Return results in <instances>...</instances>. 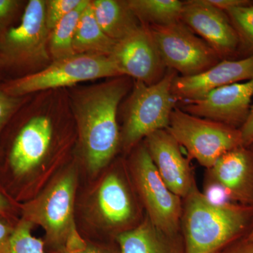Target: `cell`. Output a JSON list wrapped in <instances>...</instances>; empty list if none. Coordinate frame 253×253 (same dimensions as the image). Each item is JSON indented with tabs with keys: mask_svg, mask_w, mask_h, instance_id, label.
I'll list each match as a JSON object with an SVG mask.
<instances>
[{
	"mask_svg": "<svg viewBox=\"0 0 253 253\" xmlns=\"http://www.w3.org/2000/svg\"><path fill=\"white\" fill-rule=\"evenodd\" d=\"M126 78L78 91L73 99L86 163L91 172L104 168L117 151L120 141L118 108L127 92Z\"/></svg>",
	"mask_w": 253,
	"mask_h": 253,
	"instance_id": "1",
	"label": "cell"
},
{
	"mask_svg": "<svg viewBox=\"0 0 253 253\" xmlns=\"http://www.w3.org/2000/svg\"><path fill=\"white\" fill-rule=\"evenodd\" d=\"M184 200L181 221L184 253H219L244 233L251 221L252 207L214 206L196 182Z\"/></svg>",
	"mask_w": 253,
	"mask_h": 253,
	"instance_id": "2",
	"label": "cell"
},
{
	"mask_svg": "<svg viewBox=\"0 0 253 253\" xmlns=\"http://www.w3.org/2000/svg\"><path fill=\"white\" fill-rule=\"evenodd\" d=\"M176 76L169 70L161 81L151 85L136 82L125 109L122 140L126 149L155 131L168 129L171 114L177 106L172 91Z\"/></svg>",
	"mask_w": 253,
	"mask_h": 253,
	"instance_id": "3",
	"label": "cell"
},
{
	"mask_svg": "<svg viewBox=\"0 0 253 253\" xmlns=\"http://www.w3.org/2000/svg\"><path fill=\"white\" fill-rule=\"evenodd\" d=\"M167 130L186 150L190 160L208 169L222 155L243 146L238 128L189 114L178 106L173 110Z\"/></svg>",
	"mask_w": 253,
	"mask_h": 253,
	"instance_id": "4",
	"label": "cell"
},
{
	"mask_svg": "<svg viewBox=\"0 0 253 253\" xmlns=\"http://www.w3.org/2000/svg\"><path fill=\"white\" fill-rule=\"evenodd\" d=\"M121 76L109 56L75 54L54 60L42 71L8 82L0 89L11 96L21 97L30 93L71 86L81 82Z\"/></svg>",
	"mask_w": 253,
	"mask_h": 253,
	"instance_id": "5",
	"label": "cell"
},
{
	"mask_svg": "<svg viewBox=\"0 0 253 253\" xmlns=\"http://www.w3.org/2000/svg\"><path fill=\"white\" fill-rule=\"evenodd\" d=\"M49 33L46 1L31 0L20 24L0 36V66L28 68L47 63Z\"/></svg>",
	"mask_w": 253,
	"mask_h": 253,
	"instance_id": "6",
	"label": "cell"
},
{
	"mask_svg": "<svg viewBox=\"0 0 253 253\" xmlns=\"http://www.w3.org/2000/svg\"><path fill=\"white\" fill-rule=\"evenodd\" d=\"M76 179L73 173L60 178L39 199L25 207L26 219L44 228L48 243L58 250L84 244L73 220Z\"/></svg>",
	"mask_w": 253,
	"mask_h": 253,
	"instance_id": "7",
	"label": "cell"
},
{
	"mask_svg": "<svg viewBox=\"0 0 253 253\" xmlns=\"http://www.w3.org/2000/svg\"><path fill=\"white\" fill-rule=\"evenodd\" d=\"M148 26L165 66L180 76L199 74L221 61L217 53L182 21Z\"/></svg>",
	"mask_w": 253,
	"mask_h": 253,
	"instance_id": "8",
	"label": "cell"
},
{
	"mask_svg": "<svg viewBox=\"0 0 253 253\" xmlns=\"http://www.w3.org/2000/svg\"><path fill=\"white\" fill-rule=\"evenodd\" d=\"M132 170L150 220L165 233L179 234L183 210L181 199L165 184L146 145L139 146L134 154Z\"/></svg>",
	"mask_w": 253,
	"mask_h": 253,
	"instance_id": "9",
	"label": "cell"
},
{
	"mask_svg": "<svg viewBox=\"0 0 253 253\" xmlns=\"http://www.w3.org/2000/svg\"><path fill=\"white\" fill-rule=\"evenodd\" d=\"M109 57L122 76H129L145 84H155L166 72L149 26L137 29L118 42Z\"/></svg>",
	"mask_w": 253,
	"mask_h": 253,
	"instance_id": "10",
	"label": "cell"
},
{
	"mask_svg": "<svg viewBox=\"0 0 253 253\" xmlns=\"http://www.w3.org/2000/svg\"><path fill=\"white\" fill-rule=\"evenodd\" d=\"M253 96V78L221 86L202 99L183 101L179 108L198 117L241 128L249 116Z\"/></svg>",
	"mask_w": 253,
	"mask_h": 253,
	"instance_id": "11",
	"label": "cell"
},
{
	"mask_svg": "<svg viewBox=\"0 0 253 253\" xmlns=\"http://www.w3.org/2000/svg\"><path fill=\"white\" fill-rule=\"evenodd\" d=\"M181 21L204 40L221 60L231 57L240 47L239 36L227 14L206 0L184 1Z\"/></svg>",
	"mask_w": 253,
	"mask_h": 253,
	"instance_id": "12",
	"label": "cell"
},
{
	"mask_svg": "<svg viewBox=\"0 0 253 253\" xmlns=\"http://www.w3.org/2000/svg\"><path fill=\"white\" fill-rule=\"evenodd\" d=\"M253 78V55L239 60H221L204 72L192 76H176L172 94L179 102L202 99L221 86Z\"/></svg>",
	"mask_w": 253,
	"mask_h": 253,
	"instance_id": "13",
	"label": "cell"
},
{
	"mask_svg": "<svg viewBox=\"0 0 253 253\" xmlns=\"http://www.w3.org/2000/svg\"><path fill=\"white\" fill-rule=\"evenodd\" d=\"M146 139L150 156L165 184L173 194L185 199L196 182L189 158L167 129L155 131Z\"/></svg>",
	"mask_w": 253,
	"mask_h": 253,
	"instance_id": "14",
	"label": "cell"
},
{
	"mask_svg": "<svg viewBox=\"0 0 253 253\" xmlns=\"http://www.w3.org/2000/svg\"><path fill=\"white\" fill-rule=\"evenodd\" d=\"M211 177L222 186L230 200L253 204V151L240 146L222 155L211 169Z\"/></svg>",
	"mask_w": 253,
	"mask_h": 253,
	"instance_id": "15",
	"label": "cell"
},
{
	"mask_svg": "<svg viewBox=\"0 0 253 253\" xmlns=\"http://www.w3.org/2000/svg\"><path fill=\"white\" fill-rule=\"evenodd\" d=\"M52 126L46 116L30 120L15 139L10 164L15 174L23 175L41 163L51 144Z\"/></svg>",
	"mask_w": 253,
	"mask_h": 253,
	"instance_id": "16",
	"label": "cell"
},
{
	"mask_svg": "<svg viewBox=\"0 0 253 253\" xmlns=\"http://www.w3.org/2000/svg\"><path fill=\"white\" fill-rule=\"evenodd\" d=\"M118 242L121 253H184L179 234L160 230L149 217L134 229L120 234Z\"/></svg>",
	"mask_w": 253,
	"mask_h": 253,
	"instance_id": "17",
	"label": "cell"
},
{
	"mask_svg": "<svg viewBox=\"0 0 253 253\" xmlns=\"http://www.w3.org/2000/svg\"><path fill=\"white\" fill-rule=\"evenodd\" d=\"M95 18L106 36L113 41H122L141 23L126 1L94 0L91 1Z\"/></svg>",
	"mask_w": 253,
	"mask_h": 253,
	"instance_id": "18",
	"label": "cell"
},
{
	"mask_svg": "<svg viewBox=\"0 0 253 253\" xmlns=\"http://www.w3.org/2000/svg\"><path fill=\"white\" fill-rule=\"evenodd\" d=\"M98 204L103 217L112 225H121L132 217V203L126 185L116 174L105 178L98 193Z\"/></svg>",
	"mask_w": 253,
	"mask_h": 253,
	"instance_id": "19",
	"label": "cell"
},
{
	"mask_svg": "<svg viewBox=\"0 0 253 253\" xmlns=\"http://www.w3.org/2000/svg\"><path fill=\"white\" fill-rule=\"evenodd\" d=\"M116 43L101 29L89 1L81 15L75 34L73 43L75 54L109 56Z\"/></svg>",
	"mask_w": 253,
	"mask_h": 253,
	"instance_id": "20",
	"label": "cell"
},
{
	"mask_svg": "<svg viewBox=\"0 0 253 253\" xmlns=\"http://www.w3.org/2000/svg\"><path fill=\"white\" fill-rule=\"evenodd\" d=\"M141 24L162 26L181 21L184 1L179 0H127Z\"/></svg>",
	"mask_w": 253,
	"mask_h": 253,
	"instance_id": "21",
	"label": "cell"
},
{
	"mask_svg": "<svg viewBox=\"0 0 253 253\" xmlns=\"http://www.w3.org/2000/svg\"><path fill=\"white\" fill-rule=\"evenodd\" d=\"M89 2V0H83L76 9L65 16L50 31L49 52L53 61L76 54L73 50V40L80 18Z\"/></svg>",
	"mask_w": 253,
	"mask_h": 253,
	"instance_id": "22",
	"label": "cell"
},
{
	"mask_svg": "<svg viewBox=\"0 0 253 253\" xmlns=\"http://www.w3.org/2000/svg\"><path fill=\"white\" fill-rule=\"evenodd\" d=\"M240 41V47L253 55V4L232 8L226 11Z\"/></svg>",
	"mask_w": 253,
	"mask_h": 253,
	"instance_id": "23",
	"label": "cell"
},
{
	"mask_svg": "<svg viewBox=\"0 0 253 253\" xmlns=\"http://www.w3.org/2000/svg\"><path fill=\"white\" fill-rule=\"evenodd\" d=\"M31 224L24 219L14 229L9 253H44L43 241L31 234Z\"/></svg>",
	"mask_w": 253,
	"mask_h": 253,
	"instance_id": "24",
	"label": "cell"
},
{
	"mask_svg": "<svg viewBox=\"0 0 253 253\" xmlns=\"http://www.w3.org/2000/svg\"><path fill=\"white\" fill-rule=\"evenodd\" d=\"M83 0H48L46 1V22L50 31L65 16L76 9Z\"/></svg>",
	"mask_w": 253,
	"mask_h": 253,
	"instance_id": "25",
	"label": "cell"
},
{
	"mask_svg": "<svg viewBox=\"0 0 253 253\" xmlns=\"http://www.w3.org/2000/svg\"><path fill=\"white\" fill-rule=\"evenodd\" d=\"M21 104V97L11 96L0 89V129L14 114Z\"/></svg>",
	"mask_w": 253,
	"mask_h": 253,
	"instance_id": "26",
	"label": "cell"
},
{
	"mask_svg": "<svg viewBox=\"0 0 253 253\" xmlns=\"http://www.w3.org/2000/svg\"><path fill=\"white\" fill-rule=\"evenodd\" d=\"M203 194L206 199L214 206H224L231 204L228 201L230 199L225 190L215 181L212 180L208 183Z\"/></svg>",
	"mask_w": 253,
	"mask_h": 253,
	"instance_id": "27",
	"label": "cell"
},
{
	"mask_svg": "<svg viewBox=\"0 0 253 253\" xmlns=\"http://www.w3.org/2000/svg\"><path fill=\"white\" fill-rule=\"evenodd\" d=\"M19 4L20 1L16 0H0V36L6 31L5 27L17 11Z\"/></svg>",
	"mask_w": 253,
	"mask_h": 253,
	"instance_id": "28",
	"label": "cell"
},
{
	"mask_svg": "<svg viewBox=\"0 0 253 253\" xmlns=\"http://www.w3.org/2000/svg\"><path fill=\"white\" fill-rule=\"evenodd\" d=\"M243 146L249 148L253 144V105L251 106L249 116L241 128Z\"/></svg>",
	"mask_w": 253,
	"mask_h": 253,
	"instance_id": "29",
	"label": "cell"
},
{
	"mask_svg": "<svg viewBox=\"0 0 253 253\" xmlns=\"http://www.w3.org/2000/svg\"><path fill=\"white\" fill-rule=\"evenodd\" d=\"M211 6L226 12L228 10L239 6H249L252 1L249 0H206Z\"/></svg>",
	"mask_w": 253,
	"mask_h": 253,
	"instance_id": "30",
	"label": "cell"
},
{
	"mask_svg": "<svg viewBox=\"0 0 253 253\" xmlns=\"http://www.w3.org/2000/svg\"><path fill=\"white\" fill-rule=\"evenodd\" d=\"M14 229L0 221V253H9L10 242Z\"/></svg>",
	"mask_w": 253,
	"mask_h": 253,
	"instance_id": "31",
	"label": "cell"
},
{
	"mask_svg": "<svg viewBox=\"0 0 253 253\" xmlns=\"http://www.w3.org/2000/svg\"><path fill=\"white\" fill-rule=\"evenodd\" d=\"M219 253H253V241L245 239L236 244L229 245Z\"/></svg>",
	"mask_w": 253,
	"mask_h": 253,
	"instance_id": "32",
	"label": "cell"
},
{
	"mask_svg": "<svg viewBox=\"0 0 253 253\" xmlns=\"http://www.w3.org/2000/svg\"><path fill=\"white\" fill-rule=\"evenodd\" d=\"M55 253H109L99 248L83 244L76 247H66L58 250Z\"/></svg>",
	"mask_w": 253,
	"mask_h": 253,
	"instance_id": "33",
	"label": "cell"
},
{
	"mask_svg": "<svg viewBox=\"0 0 253 253\" xmlns=\"http://www.w3.org/2000/svg\"><path fill=\"white\" fill-rule=\"evenodd\" d=\"M8 207L7 202L4 198L0 194V213L2 212L3 211L6 210V208Z\"/></svg>",
	"mask_w": 253,
	"mask_h": 253,
	"instance_id": "34",
	"label": "cell"
},
{
	"mask_svg": "<svg viewBox=\"0 0 253 253\" xmlns=\"http://www.w3.org/2000/svg\"><path fill=\"white\" fill-rule=\"evenodd\" d=\"M246 239H247L248 241H253V229H251V232L249 233V236H247Z\"/></svg>",
	"mask_w": 253,
	"mask_h": 253,
	"instance_id": "35",
	"label": "cell"
},
{
	"mask_svg": "<svg viewBox=\"0 0 253 253\" xmlns=\"http://www.w3.org/2000/svg\"><path fill=\"white\" fill-rule=\"evenodd\" d=\"M252 146H253V144L252 145Z\"/></svg>",
	"mask_w": 253,
	"mask_h": 253,
	"instance_id": "36",
	"label": "cell"
}]
</instances>
